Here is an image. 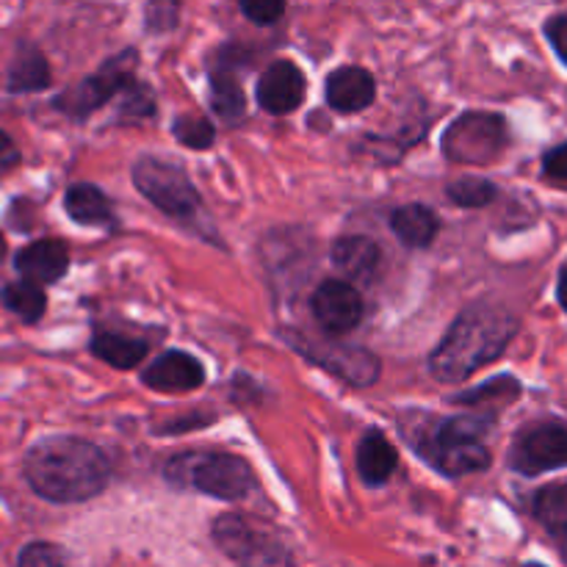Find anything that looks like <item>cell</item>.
I'll use <instances>...</instances> for the list:
<instances>
[{
	"label": "cell",
	"mask_w": 567,
	"mask_h": 567,
	"mask_svg": "<svg viewBox=\"0 0 567 567\" xmlns=\"http://www.w3.org/2000/svg\"><path fill=\"white\" fill-rule=\"evenodd\" d=\"M22 474L44 502L78 504L105 491L111 468L94 443L72 435H53L28 449Z\"/></svg>",
	"instance_id": "6da1fadb"
},
{
	"label": "cell",
	"mask_w": 567,
	"mask_h": 567,
	"mask_svg": "<svg viewBox=\"0 0 567 567\" xmlns=\"http://www.w3.org/2000/svg\"><path fill=\"white\" fill-rule=\"evenodd\" d=\"M518 330V316L498 305H474L463 310L432 352V377L441 382L468 380L471 374L502 358Z\"/></svg>",
	"instance_id": "7a4b0ae2"
},
{
	"label": "cell",
	"mask_w": 567,
	"mask_h": 567,
	"mask_svg": "<svg viewBox=\"0 0 567 567\" xmlns=\"http://www.w3.org/2000/svg\"><path fill=\"white\" fill-rule=\"evenodd\" d=\"M164 476L181 491H199L221 502H241L255 487L247 460L227 452H186L166 463Z\"/></svg>",
	"instance_id": "3957f363"
},
{
	"label": "cell",
	"mask_w": 567,
	"mask_h": 567,
	"mask_svg": "<svg viewBox=\"0 0 567 567\" xmlns=\"http://www.w3.org/2000/svg\"><path fill=\"white\" fill-rule=\"evenodd\" d=\"M133 183L166 216L181 221H197L203 214L199 192L188 181L186 169L158 155H142L133 164Z\"/></svg>",
	"instance_id": "277c9868"
},
{
	"label": "cell",
	"mask_w": 567,
	"mask_h": 567,
	"mask_svg": "<svg viewBox=\"0 0 567 567\" xmlns=\"http://www.w3.org/2000/svg\"><path fill=\"white\" fill-rule=\"evenodd\" d=\"M136 61H138L136 50H122L120 55L105 61L94 75L83 78L78 86L66 89L64 94H59V97L53 100V105L61 111V114L72 116V120H83V116L97 111L100 105H105L111 97H116V94H122L127 86H131Z\"/></svg>",
	"instance_id": "5b68a950"
},
{
	"label": "cell",
	"mask_w": 567,
	"mask_h": 567,
	"mask_svg": "<svg viewBox=\"0 0 567 567\" xmlns=\"http://www.w3.org/2000/svg\"><path fill=\"white\" fill-rule=\"evenodd\" d=\"M507 147V125L498 114L471 111L454 120L443 136V153L454 164H487Z\"/></svg>",
	"instance_id": "8992f818"
},
{
	"label": "cell",
	"mask_w": 567,
	"mask_h": 567,
	"mask_svg": "<svg viewBox=\"0 0 567 567\" xmlns=\"http://www.w3.org/2000/svg\"><path fill=\"white\" fill-rule=\"evenodd\" d=\"M509 465L524 476L546 474L567 465V426L540 424L515 441Z\"/></svg>",
	"instance_id": "52a82bcc"
},
{
	"label": "cell",
	"mask_w": 567,
	"mask_h": 567,
	"mask_svg": "<svg viewBox=\"0 0 567 567\" xmlns=\"http://www.w3.org/2000/svg\"><path fill=\"white\" fill-rule=\"evenodd\" d=\"M293 347L313 360L316 365L336 374L338 380H347L352 385L365 388L380 380V360L374 352L363 347H347V343H313V341H293Z\"/></svg>",
	"instance_id": "ba28073f"
},
{
	"label": "cell",
	"mask_w": 567,
	"mask_h": 567,
	"mask_svg": "<svg viewBox=\"0 0 567 567\" xmlns=\"http://www.w3.org/2000/svg\"><path fill=\"white\" fill-rule=\"evenodd\" d=\"M313 316L330 336H347L363 319V297L347 280H327L313 293Z\"/></svg>",
	"instance_id": "9c48e42d"
},
{
	"label": "cell",
	"mask_w": 567,
	"mask_h": 567,
	"mask_svg": "<svg viewBox=\"0 0 567 567\" xmlns=\"http://www.w3.org/2000/svg\"><path fill=\"white\" fill-rule=\"evenodd\" d=\"M305 100V75L293 61H275L258 81V103L269 114H291Z\"/></svg>",
	"instance_id": "30bf717a"
},
{
	"label": "cell",
	"mask_w": 567,
	"mask_h": 567,
	"mask_svg": "<svg viewBox=\"0 0 567 567\" xmlns=\"http://www.w3.org/2000/svg\"><path fill=\"white\" fill-rule=\"evenodd\" d=\"M415 449L432 468L446 476L476 474V471H485L493 460L485 443H441L432 437H421L415 441Z\"/></svg>",
	"instance_id": "8fae6325"
},
{
	"label": "cell",
	"mask_w": 567,
	"mask_h": 567,
	"mask_svg": "<svg viewBox=\"0 0 567 567\" xmlns=\"http://www.w3.org/2000/svg\"><path fill=\"white\" fill-rule=\"evenodd\" d=\"M324 97L330 109L341 111V114H358V111L369 109L377 97V83L363 66H338L324 83Z\"/></svg>",
	"instance_id": "7c38bea8"
},
{
	"label": "cell",
	"mask_w": 567,
	"mask_h": 567,
	"mask_svg": "<svg viewBox=\"0 0 567 567\" xmlns=\"http://www.w3.org/2000/svg\"><path fill=\"white\" fill-rule=\"evenodd\" d=\"M144 385L153 388L161 393H183L194 391L205 382L203 365L197 363V358L186 352H164L158 360H153L147 371H144Z\"/></svg>",
	"instance_id": "4fadbf2b"
},
{
	"label": "cell",
	"mask_w": 567,
	"mask_h": 567,
	"mask_svg": "<svg viewBox=\"0 0 567 567\" xmlns=\"http://www.w3.org/2000/svg\"><path fill=\"white\" fill-rule=\"evenodd\" d=\"M14 266L33 286H50V282H59L66 275L70 252L55 238H42V241H33L25 249H20Z\"/></svg>",
	"instance_id": "5bb4252c"
},
{
	"label": "cell",
	"mask_w": 567,
	"mask_h": 567,
	"mask_svg": "<svg viewBox=\"0 0 567 567\" xmlns=\"http://www.w3.org/2000/svg\"><path fill=\"white\" fill-rule=\"evenodd\" d=\"M396 465H399V454L396 449L391 446V441H388L380 430L365 432V437L358 446L360 480L371 487L385 485V482L393 476V471H396Z\"/></svg>",
	"instance_id": "9a60e30c"
},
{
	"label": "cell",
	"mask_w": 567,
	"mask_h": 567,
	"mask_svg": "<svg viewBox=\"0 0 567 567\" xmlns=\"http://www.w3.org/2000/svg\"><path fill=\"white\" fill-rule=\"evenodd\" d=\"M380 247L365 236H347L332 247V264L349 277V280H371L380 269Z\"/></svg>",
	"instance_id": "2e32d148"
},
{
	"label": "cell",
	"mask_w": 567,
	"mask_h": 567,
	"mask_svg": "<svg viewBox=\"0 0 567 567\" xmlns=\"http://www.w3.org/2000/svg\"><path fill=\"white\" fill-rule=\"evenodd\" d=\"M437 216L426 205H402L391 214V230L410 249H424L437 236Z\"/></svg>",
	"instance_id": "e0dca14e"
},
{
	"label": "cell",
	"mask_w": 567,
	"mask_h": 567,
	"mask_svg": "<svg viewBox=\"0 0 567 567\" xmlns=\"http://www.w3.org/2000/svg\"><path fill=\"white\" fill-rule=\"evenodd\" d=\"M6 83H9V92L14 94L42 92V89L50 86L48 59H44L33 44H20L9 64Z\"/></svg>",
	"instance_id": "ac0fdd59"
},
{
	"label": "cell",
	"mask_w": 567,
	"mask_h": 567,
	"mask_svg": "<svg viewBox=\"0 0 567 567\" xmlns=\"http://www.w3.org/2000/svg\"><path fill=\"white\" fill-rule=\"evenodd\" d=\"M64 208L70 219H75L78 225H109L114 219L109 197L97 186H92V183H75L64 194Z\"/></svg>",
	"instance_id": "d6986e66"
},
{
	"label": "cell",
	"mask_w": 567,
	"mask_h": 567,
	"mask_svg": "<svg viewBox=\"0 0 567 567\" xmlns=\"http://www.w3.org/2000/svg\"><path fill=\"white\" fill-rule=\"evenodd\" d=\"M266 535H260L247 518L241 515H221L214 524V543L227 554L230 559L241 563L244 557H249L255 546L264 540Z\"/></svg>",
	"instance_id": "ffe728a7"
},
{
	"label": "cell",
	"mask_w": 567,
	"mask_h": 567,
	"mask_svg": "<svg viewBox=\"0 0 567 567\" xmlns=\"http://www.w3.org/2000/svg\"><path fill=\"white\" fill-rule=\"evenodd\" d=\"M92 352L97 354L103 363L114 365V369H133L147 354V341L131 336H120V332H97L92 338Z\"/></svg>",
	"instance_id": "44dd1931"
},
{
	"label": "cell",
	"mask_w": 567,
	"mask_h": 567,
	"mask_svg": "<svg viewBox=\"0 0 567 567\" xmlns=\"http://www.w3.org/2000/svg\"><path fill=\"white\" fill-rule=\"evenodd\" d=\"M0 302H3L17 319L25 321V324H33V321L42 319L44 308H48V297H44L42 288L33 286V282L28 280L9 282V286L3 288V293H0Z\"/></svg>",
	"instance_id": "7402d4cb"
},
{
	"label": "cell",
	"mask_w": 567,
	"mask_h": 567,
	"mask_svg": "<svg viewBox=\"0 0 567 567\" xmlns=\"http://www.w3.org/2000/svg\"><path fill=\"white\" fill-rule=\"evenodd\" d=\"M491 430L493 421L485 419V415H454V419H443L424 437H432V441L441 443H485Z\"/></svg>",
	"instance_id": "603a6c76"
},
{
	"label": "cell",
	"mask_w": 567,
	"mask_h": 567,
	"mask_svg": "<svg viewBox=\"0 0 567 567\" xmlns=\"http://www.w3.org/2000/svg\"><path fill=\"white\" fill-rule=\"evenodd\" d=\"M210 103H214L216 114L225 116V120L236 122L244 116V89L238 83V78L227 70V64L221 70L210 72Z\"/></svg>",
	"instance_id": "cb8c5ba5"
},
{
	"label": "cell",
	"mask_w": 567,
	"mask_h": 567,
	"mask_svg": "<svg viewBox=\"0 0 567 567\" xmlns=\"http://www.w3.org/2000/svg\"><path fill=\"white\" fill-rule=\"evenodd\" d=\"M535 518L554 535H567V482L543 487L535 496Z\"/></svg>",
	"instance_id": "d4e9b609"
},
{
	"label": "cell",
	"mask_w": 567,
	"mask_h": 567,
	"mask_svg": "<svg viewBox=\"0 0 567 567\" xmlns=\"http://www.w3.org/2000/svg\"><path fill=\"white\" fill-rule=\"evenodd\" d=\"M498 188L493 186L485 177H460L449 186V197L452 203L463 205V208H482V205H491L496 199Z\"/></svg>",
	"instance_id": "484cf974"
},
{
	"label": "cell",
	"mask_w": 567,
	"mask_h": 567,
	"mask_svg": "<svg viewBox=\"0 0 567 567\" xmlns=\"http://www.w3.org/2000/svg\"><path fill=\"white\" fill-rule=\"evenodd\" d=\"M172 133H175L177 142L186 144V147L192 150H208L216 138L214 125H210L205 116H197V114L177 116V120L172 122Z\"/></svg>",
	"instance_id": "4316f807"
},
{
	"label": "cell",
	"mask_w": 567,
	"mask_h": 567,
	"mask_svg": "<svg viewBox=\"0 0 567 567\" xmlns=\"http://www.w3.org/2000/svg\"><path fill=\"white\" fill-rule=\"evenodd\" d=\"M241 567H293L291 554L286 551V546L275 540V537H264L258 546L249 551V557H244Z\"/></svg>",
	"instance_id": "83f0119b"
},
{
	"label": "cell",
	"mask_w": 567,
	"mask_h": 567,
	"mask_svg": "<svg viewBox=\"0 0 567 567\" xmlns=\"http://www.w3.org/2000/svg\"><path fill=\"white\" fill-rule=\"evenodd\" d=\"M17 567H70L64 563L61 548L50 546V543H28L20 551Z\"/></svg>",
	"instance_id": "f1b7e54d"
},
{
	"label": "cell",
	"mask_w": 567,
	"mask_h": 567,
	"mask_svg": "<svg viewBox=\"0 0 567 567\" xmlns=\"http://www.w3.org/2000/svg\"><path fill=\"white\" fill-rule=\"evenodd\" d=\"M518 393H520V385L513 380V377H498V380L487 382V385L476 388V391L463 393V396H457V402H463V404H480V402H487V396L507 399V402H513V399L518 396Z\"/></svg>",
	"instance_id": "f546056e"
},
{
	"label": "cell",
	"mask_w": 567,
	"mask_h": 567,
	"mask_svg": "<svg viewBox=\"0 0 567 567\" xmlns=\"http://www.w3.org/2000/svg\"><path fill=\"white\" fill-rule=\"evenodd\" d=\"M241 11L258 25H271V22L280 20L286 6L280 0H247V3H241Z\"/></svg>",
	"instance_id": "4dcf8cb0"
},
{
	"label": "cell",
	"mask_w": 567,
	"mask_h": 567,
	"mask_svg": "<svg viewBox=\"0 0 567 567\" xmlns=\"http://www.w3.org/2000/svg\"><path fill=\"white\" fill-rule=\"evenodd\" d=\"M543 175L554 183H567V142L548 150L543 158Z\"/></svg>",
	"instance_id": "1f68e13d"
},
{
	"label": "cell",
	"mask_w": 567,
	"mask_h": 567,
	"mask_svg": "<svg viewBox=\"0 0 567 567\" xmlns=\"http://www.w3.org/2000/svg\"><path fill=\"white\" fill-rule=\"evenodd\" d=\"M127 97V103L122 105V111H127V114L131 116H150L153 114V109H155V103H153V97H150L147 92H144L142 86H127L125 92H122Z\"/></svg>",
	"instance_id": "d6a6232c"
},
{
	"label": "cell",
	"mask_w": 567,
	"mask_h": 567,
	"mask_svg": "<svg viewBox=\"0 0 567 567\" xmlns=\"http://www.w3.org/2000/svg\"><path fill=\"white\" fill-rule=\"evenodd\" d=\"M546 37L551 39L557 55L567 64V17H551L546 25Z\"/></svg>",
	"instance_id": "836d02e7"
},
{
	"label": "cell",
	"mask_w": 567,
	"mask_h": 567,
	"mask_svg": "<svg viewBox=\"0 0 567 567\" xmlns=\"http://www.w3.org/2000/svg\"><path fill=\"white\" fill-rule=\"evenodd\" d=\"M17 161H20V155H17L14 142L9 138V133L0 131V172L9 169V166H14Z\"/></svg>",
	"instance_id": "e575fe53"
},
{
	"label": "cell",
	"mask_w": 567,
	"mask_h": 567,
	"mask_svg": "<svg viewBox=\"0 0 567 567\" xmlns=\"http://www.w3.org/2000/svg\"><path fill=\"white\" fill-rule=\"evenodd\" d=\"M557 297H559V302H563V308L567 310V260H565L563 269H559V288H557Z\"/></svg>",
	"instance_id": "d590c367"
},
{
	"label": "cell",
	"mask_w": 567,
	"mask_h": 567,
	"mask_svg": "<svg viewBox=\"0 0 567 567\" xmlns=\"http://www.w3.org/2000/svg\"><path fill=\"white\" fill-rule=\"evenodd\" d=\"M559 551H563V559L567 563V535H563V543H559Z\"/></svg>",
	"instance_id": "8d00e7d4"
},
{
	"label": "cell",
	"mask_w": 567,
	"mask_h": 567,
	"mask_svg": "<svg viewBox=\"0 0 567 567\" xmlns=\"http://www.w3.org/2000/svg\"><path fill=\"white\" fill-rule=\"evenodd\" d=\"M6 258V241H3V236H0V260Z\"/></svg>",
	"instance_id": "74e56055"
},
{
	"label": "cell",
	"mask_w": 567,
	"mask_h": 567,
	"mask_svg": "<svg viewBox=\"0 0 567 567\" xmlns=\"http://www.w3.org/2000/svg\"><path fill=\"white\" fill-rule=\"evenodd\" d=\"M526 567H543V565H526Z\"/></svg>",
	"instance_id": "f35d334b"
}]
</instances>
